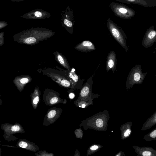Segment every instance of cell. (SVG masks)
Here are the masks:
<instances>
[{
  "label": "cell",
  "instance_id": "obj_29",
  "mask_svg": "<svg viewBox=\"0 0 156 156\" xmlns=\"http://www.w3.org/2000/svg\"><path fill=\"white\" fill-rule=\"evenodd\" d=\"M155 49H156V47H155Z\"/></svg>",
  "mask_w": 156,
  "mask_h": 156
},
{
  "label": "cell",
  "instance_id": "obj_9",
  "mask_svg": "<svg viewBox=\"0 0 156 156\" xmlns=\"http://www.w3.org/2000/svg\"><path fill=\"white\" fill-rule=\"evenodd\" d=\"M67 72L68 79L72 85L71 91L75 89L80 90L83 86L85 80L81 79L80 76L76 73L75 69L73 68L71 69V70H68Z\"/></svg>",
  "mask_w": 156,
  "mask_h": 156
},
{
  "label": "cell",
  "instance_id": "obj_30",
  "mask_svg": "<svg viewBox=\"0 0 156 156\" xmlns=\"http://www.w3.org/2000/svg\"><path fill=\"white\" fill-rule=\"evenodd\" d=\"M119 156V155H117V156Z\"/></svg>",
  "mask_w": 156,
  "mask_h": 156
},
{
  "label": "cell",
  "instance_id": "obj_1",
  "mask_svg": "<svg viewBox=\"0 0 156 156\" xmlns=\"http://www.w3.org/2000/svg\"><path fill=\"white\" fill-rule=\"evenodd\" d=\"M55 34V32L49 29L32 27L15 34L13 38L15 41L19 43L32 45L48 39Z\"/></svg>",
  "mask_w": 156,
  "mask_h": 156
},
{
  "label": "cell",
  "instance_id": "obj_14",
  "mask_svg": "<svg viewBox=\"0 0 156 156\" xmlns=\"http://www.w3.org/2000/svg\"><path fill=\"white\" fill-rule=\"evenodd\" d=\"M55 59L64 67L68 70H71L69 65L67 61L66 58L61 53L55 51L53 53Z\"/></svg>",
  "mask_w": 156,
  "mask_h": 156
},
{
  "label": "cell",
  "instance_id": "obj_19",
  "mask_svg": "<svg viewBox=\"0 0 156 156\" xmlns=\"http://www.w3.org/2000/svg\"><path fill=\"white\" fill-rule=\"evenodd\" d=\"M56 111L55 110H51L48 113V117L49 118H53L55 115Z\"/></svg>",
  "mask_w": 156,
  "mask_h": 156
},
{
  "label": "cell",
  "instance_id": "obj_11",
  "mask_svg": "<svg viewBox=\"0 0 156 156\" xmlns=\"http://www.w3.org/2000/svg\"><path fill=\"white\" fill-rule=\"evenodd\" d=\"M116 56L114 51H110L108 54L106 61V70L108 72L111 70L113 73L116 70Z\"/></svg>",
  "mask_w": 156,
  "mask_h": 156
},
{
  "label": "cell",
  "instance_id": "obj_24",
  "mask_svg": "<svg viewBox=\"0 0 156 156\" xmlns=\"http://www.w3.org/2000/svg\"><path fill=\"white\" fill-rule=\"evenodd\" d=\"M58 100V99L57 97H54L51 100L50 103L51 104H55L57 102Z\"/></svg>",
  "mask_w": 156,
  "mask_h": 156
},
{
  "label": "cell",
  "instance_id": "obj_8",
  "mask_svg": "<svg viewBox=\"0 0 156 156\" xmlns=\"http://www.w3.org/2000/svg\"><path fill=\"white\" fill-rule=\"evenodd\" d=\"M155 25L156 27L154 25L151 26L147 30L145 33L142 45L145 48L151 47L156 42V23Z\"/></svg>",
  "mask_w": 156,
  "mask_h": 156
},
{
  "label": "cell",
  "instance_id": "obj_18",
  "mask_svg": "<svg viewBox=\"0 0 156 156\" xmlns=\"http://www.w3.org/2000/svg\"><path fill=\"white\" fill-rule=\"evenodd\" d=\"M143 139L147 141L156 140V128L144 136Z\"/></svg>",
  "mask_w": 156,
  "mask_h": 156
},
{
  "label": "cell",
  "instance_id": "obj_13",
  "mask_svg": "<svg viewBox=\"0 0 156 156\" xmlns=\"http://www.w3.org/2000/svg\"><path fill=\"white\" fill-rule=\"evenodd\" d=\"M137 156H156V151L148 147H140L135 146Z\"/></svg>",
  "mask_w": 156,
  "mask_h": 156
},
{
  "label": "cell",
  "instance_id": "obj_16",
  "mask_svg": "<svg viewBox=\"0 0 156 156\" xmlns=\"http://www.w3.org/2000/svg\"><path fill=\"white\" fill-rule=\"evenodd\" d=\"M156 124V111L143 124L141 130L144 131L149 129Z\"/></svg>",
  "mask_w": 156,
  "mask_h": 156
},
{
  "label": "cell",
  "instance_id": "obj_10",
  "mask_svg": "<svg viewBox=\"0 0 156 156\" xmlns=\"http://www.w3.org/2000/svg\"><path fill=\"white\" fill-rule=\"evenodd\" d=\"M51 16L49 12L42 9H37L26 13L21 17L32 20H42L49 18Z\"/></svg>",
  "mask_w": 156,
  "mask_h": 156
},
{
  "label": "cell",
  "instance_id": "obj_12",
  "mask_svg": "<svg viewBox=\"0 0 156 156\" xmlns=\"http://www.w3.org/2000/svg\"><path fill=\"white\" fill-rule=\"evenodd\" d=\"M74 48L83 52L91 51L96 50L95 47L92 42L89 41H84L77 44Z\"/></svg>",
  "mask_w": 156,
  "mask_h": 156
},
{
  "label": "cell",
  "instance_id": "obj_3",
  "mask_svg": "<svg viewBox=\"0 0 156 156\" xmlns=\"http://www.w3.org/2000/svg\"><path fill=\"white\" fill-rule=\"evenodd\" d=\"M147 74V72H142L141 65H136L131 69L127 77L126 88L129 90L135 84H142Z\"/></svg>",
  "mask_w": 156,
  "mask_h": 156
},
{
  "label": "cell",
  "instance_id": "obj_15",
  "mask_svg": "<svg viewBox=\"0 0 156 156\" xmlns=\"http://www.w3.org/2000/svg\"><path fill=\"white\" fill-rule=\"evenodd\" d=\"M126 4H133L140 5L145 7H151L149 0H115Z\"/></svg>",
  "mask_w": 156,
  "mask_h": 156
},
{
  "label": "cell",
  "instance_id": "obj_28",
  "mask_svg": "<svg viewBox=\"0 0 156 156\" xmlns=\"http://www.w3.org/2000/svg\"><path fill=\"white\" fill-rule=\"evenodd\" d=\"M98 147L97 145H94L91 147L90 148V149L91 150H95L98 149Z\"/></svg>",
  "mask_w": 156,
  "mask_h": 156
},
{
  "label": "cell",
  "instance_id": "obj_21",
  "mask_svg": "<svg viewBox=\"0 0 156 156\" xmlns=\"http://www.w3.org/2000/svg\"><path fill=\"white\" fill-rule=\"evenodd\" d=\"M19 146L22 148H25L27 146V144L24 141H20L19 143Z\"/></svg>",
  "mask_w": 156,
  "mask_h": 156
},
{
  "label": "cell",
  "instance_id": "obj_20",
  "mask_svg": "<svg viewBox=\"0 0 156 156\" xmlns=\"http://www.w3.org/2000/svg\"><path fill=\"white\" fill-rule=\"evenodd\" d=\"M4 32H1L0 34V46H1L4 44Z\"/></svg>",
  "mask_w": 156,
  "mask_h": 156
},
{
  "label": "cell",
  "instance_id": "obj_4",
  "mask_svg": "<svg viewBox=\"0 0 156 156\" xmlns=\"http://www.w3.org/2000/svg\"><path fill=\"white\" fill-rule=\"evenodd\" d=\"M110 118L109 111L105 110L90 117L82 122L87 124L95 125L98 128H102L106 124Z\"/></svg>",
  "mask_w": 156,
  "mask_h": 156
},
{
  "label": "cell",
  "instance_id": "obj_25",
  "mask_svg": "<svg viewBox=\"0 0 156 156\" xmlns=\"http://www.w3.org/2000/svg\"><path fill=\"white\" fill-rule=\"evenodd\" d=\"M28 79L26 78H23L21 79L20 82L21 83L23 84H25L28 82Z\"/></svg>",
  "mask_w": 156,
  "mask_h": 156
},
{
  "label": "cell",
  "instance_id": "obj_5",
  "mask_svg": "<svg viewBox=\"0 0 156 156\" xmlns=\"http://www.w3.org/2000/svg\"><path fill=\"white\" fill-rule=\"evenodd\" d=\"M110 6L114 14L122 19H130L136 14L134 10L122 4L112 2L110 3Z\"/></svg>",
  "mask_w": 156,
  "mask_h": 156
},
{
  "label": "cell",
  "instance_id": "obj_6",
  "mask_svg": "<svg viewBox=\"0 0 156 156\" xmlns=\"http://www.w3.org/2000/svg\"><path fill=\"white\" fill-rule=\"evenodd\" d=\"M94 74L91 76L83 84L82 89L80 90L77 100H93L98 98L100 95L98 94H94L92 92V85L94 83L93 78Z\"/></svg>",
  "mask_w": 156,
  "mask_h": 156
},
{
  "label": "cell",
  "instance_id": "obj_17",
  "mask_svg": "<svg viewBox=\"0 0 156 156\" xmlns=\"http://www.w3.org/2000/svg\"><path fill=\"white\" fill-rule=\"evenodd\" d=\"M93 100H84L75 101L74 104L76 106L82 108H85L91 105H93Z\"/></svg>",
  "mask_w": 156,
  "mask_h": 156
},
{
  "label": "cell",
  "instance_id": "obj_7",
  "mask_svg": "<svg viewBox=\"0 0 156 156\" xmlns=\"http://www.w3.org/2000/svg\"><path fill=\"white\" fill-rule=\"evenodd\" d=\"M73 17V11L69 6H68L64 10L62 11L60 17L61 25L71 34H72L73 31L75 22Z\"/></svg>",
  "mask_w": 156,
  "mask_h": 156
},
{
  "label": "cell",
  "instance_id": "obj_2",
  "mask_svg": "<svg viewBox=\"0 0 156 156\" xmlns=\"http://www.w3.org/2000/svg\"><path fill=\"white\" fill-rule=\"evenodd\" d=\"M106 25L111 35L126 51H128L127 37L121 28L110 18L107 20Z\"/></svg>",
  "mask_w": 156,
  "mask_h": 156
},
{
  "label": "cell",
  "instance_id": "obj_23",
  "mask_svg": "<svg viewBox=\"0 0 156 156\" xmlns=\"http://www.w3.org/2000/svg\"><path fill=\"white\" fill-rule=\"evenodd\" d=\"M0 27L1 29L4 27H5L8 25L7 23L5 21H0Z\"/></svg>",
  "mask_w": 156,
  "mask_h": 156
},
{
  "label": "cell",
  "instance_id": "obj_27",
  "mask_svg": "<svg viewBox=\"0 0 156 156\" xmlns=\"http://www.w3.org/2000/svg\"><path fill=\"white\" fill-rule=\"evenodd\" d=\"M75 94L73 93H71L69 94V97L70 98L73 99L75 97Z\"/></svg>",
  "mask_w": 156,
  "mask_h": 156
},
{
  "label": "cell",
  "instance_id": "obj_26",
  "mask_svg": "<svg viewBox=\"0 0 156 156\" xmlns=\"http://www.w3.org/2000/svg\"><path fill=\"white\" fill-rule=\"evenodd\" d=\"M39 98L38 96L36 97L33 100V103L34 104H36L39 101Z\"/></svg>",
  "mask_w": 156,
  "mask_h": 156
},
{
  "label": "cell",
  "instance_id": "obj_22",
  "mask_svg": "<svg viewBox=\"0 0 156 156\" xmlns=\"http://www.w3.org/2000/svg\"><path fill=\"white\" fill-rule=\"evenodd\" d=\"M20 127L17 125L13 126L11 128V130L13 132L18 131L20 130Z\"/></svg>",
  "mask_w": 156,
  "mask_h": 156
}]
</instances>
